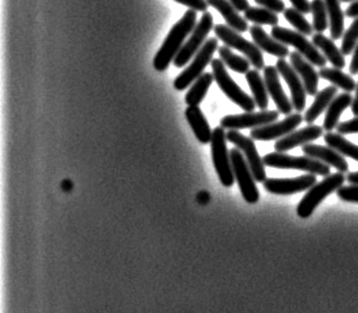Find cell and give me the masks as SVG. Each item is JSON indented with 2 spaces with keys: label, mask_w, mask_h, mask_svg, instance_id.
<instances>
[{
  "label": "cell",
  "mask_w": 358,
  "mask_h": 313,
  "mask_svg": "<svg viewBox=\"0 0 358 313\" xmlns=\"http://www.w3.org/2000/svg\"><path fill=\"white\" fill-rule=\"evenodd\" d=\"M352 111L355 116H358V83L357 87H356V96L354 100H352Z\"/></svg>",
  "instance_id": "cell-44"
},
{
  "label": "cell",
  "mask_w": 358,
  "mask_h": 313,
  "mask_svg": "<svg viewBox=\"0 0 358 313\" xmlns=\"http://www.w3.org/2000/svg\"><path fill=\"white\" fill-rule=\"evenodd\" d=\"M284 16L286 21L289 22L290 25L297 30V32L306 36L313 34V25H310L308 20L303 16V13L299 12L297 9H285Z\"/></svg>",
  "instance_id": "cell-34"
},
{
  "label": "cell",
  "mask_w": 358,
  "mask_h": 313,
  "mask_svg": "<svg viewBox=\"0 0 358 313\" xmlns=\"http://www.w3.org/2000/svg\"><path fill=\"white\" fill-rule=\"evenodd\" d=\"M319 75L320 78L331 82L334 87L343 89V91H346L348 93L352 92L354 90H356V87H357L355 81L352 80L350 75L341 72L339 69L322 67V69H320Z\"/></svg>",
  "instance_id": "cell-29"
},
{
  "label": "cell",
  "mask_w": 358,
  "mask_h": 313,
  "mask_svg": "<svg viewBox=\"0 0 358 313\" xmlns=\"http://www.w3.org/2000/svg\"><path fill=\"white\" fill-rule=\"evenodd\" d=\"M312 42L317 49L322 51L323 56L334 65V69H343L346 66V60L343 53L331 39L323 36L322 33H317L314 34Z\"/></svg>",
  "instance_id": "cell-23"
},
{
  "label": "cell",
  "mask_w": 358,
  "mask_h": 313,
  "mask_svg": "<svg viewBox=\"0 0 358 313\" xmlns=\"http://www.w3.org/2000/svg\"><path fill=\"white\" fill-rule=\"evenodd\" d=\"M289 1L293 4L294 8L303 14L310 13V3H308V0H289Z\"/></svg>",
  "instance_id": "cell-40"
},
{
  "label": "cell",
  "mask_w": 358,
  "mask_h": 313,
  "mask_svg": "<svg viewBox=\"0 0 358 313\" xmlns=\"http://www.w3.org/2000/svg\"><path fill=\"white\" fill-rule=\"evenodd\" d=\"M278 72L286 81L288 87L290 89L292 95V104L297 113H301L306 107V89H305L303 81L299 78V75L296 73L293 66L287 63L285 58H279L277 62Z\"/></svg>",
  "instance_id": "cell-15"
},
{
  "label": "cell",
  "mask_w": 358,
  "mask_h": 313,
  "mask_svg": "<svg viewBox=\"0 0 358 313\" xmlns=\"http://www.w3.org/2000/svg\"><path fill=\"white\" fill-rule=\"evenodd\" d=\"M323 127L317 125H310L299 131H294L287 137L279 139L275 144L277 153H287L296 146H305L312 141L317 140L322 137Z\"/></svg>",
  "instance_id": "cell-17"
},
{
  "label": "cell",
  "mask_w": 358,
  "mask_h": 313,
  "mask_svg": "<svg viewBox=\"0 0 358 313\" xmlns=\"http://www.w3.org/2000/svg\"><path fill=\"white\" fill-rule=\"evenodd\" d=\"M337 195L341 200L345 201V202L358 203V185L341 186L337 190Z\"/></svg>",
  "instance_id": "cell-36"
},
{
  "label": "cell",
  "mask_w": 358,
  "mask_h": 313,
  "mask_svg": "<svg viewBox=\"0 0 358 313\" xmlns=\"http://www.w3.org/2000/svg\"><path fill=\"white\" fill-rule=\"evenodd\" d=\"M215 36H218L221 41L229 48L236 49L246 56L248 62L260 71L264 69V58H263L261 49L255 43L248 41L243 38L239 32L234 30L228 25H218L215 27Z\"/></svg>",
  "instance_id": "cell-7"
},
{
  "label": "cell",
  "mask_w": 358,
  "mask_h": 313,
  "mask_svg": "<svg viewBox=\"0 0 358 313\" xmlns=\"http://www.w3.org/2000/svg\"><path fill=\"white\" fill-rule=\"evenodd\" d=\"M343 3H352V1H356V0H341Z\"/></svg>",
  "instance_id": "cell-46"
},
{
  "label": "cell",
  "mask_w": 358,
  "mask_h": 313,
  "mask_svg": "<svg viewBox=\"0 0 358 313\" xmlns=\"http://www.w3.org/2000/svg\"><path fill=\"white\" fill-rule=\"evenodd\" d=\"M185 116L199 142L202 144H210L213 131H211L209 123L199 106H188Z\"/></svg>",
  "instance_id": "cell-21"
},
{
  "label": "cell",
  "mask_w": 358,
  "mask_h": 313,
  "mask_svg": "<svg viewBox=\"0 0 358 313\" xmlns=\"http://www.w3.org/2000/svg\"><path fill=\"white\" fill-rule=\"evenodd\" d=\"M227 134L224 133V127H215L212 132L211 155L213 166L218 174L221 184L224 188H231L235 182L233 165L230 159V153L227 149Z\"/></svg>",
  "instance_id": "cell-4"
},
{
  "label": "cell",
  "mask_w": 358,
  "mask_h": 313,
  "mask_svg": "<svg viewBox=\"0 0 358 313\" xmlns=\"http://www.w3.org/2000/svg\"><path fill=\"white\" fill-rule=\"evenodd\" d=\"M229 3L233 5L238 12H246L250 8V4L248 0H229Z\"/></svg>",
  "instance_id": "cell-41"
},
{
  "label": "cell",
  "mask_w": 358,
  "mask_h": 313,
  "mask_svg": "<svg viewBox=\"0 0 358 313\" xmlns=\"http://www.w3.org/2000/svg\"><path fill=\"white\" fill-rule=\"evenodd\" d=\"M196 16V11L188 9L184 16L173 25L153 60V67L158 72L166 71L171 62H173L179 50L182 49V42L186 39V36L194 30Z\"/></svg>",
  "instance_id": "cell-1"
},
{
  "label": "cell",
  "mask_w": 358,
  "mask_h": 313,
  "mask_svg": "<svg viewBox=\"0 0 358 313\" xmlns=\"http://www.w3.org/2000/svg\"><path fill=\"white\" fill-rule=\"evenodd\" d=\"M246 81H248L250 89L253 93V99L257 107L261 111H266L268 107V89H266V82L261 78L260 73L257 69L248 71L246 73Z\"/></svg>",
  "instance_id": "cell-26"
},
{
  "label": "cell",
  "mask_w": 358,
  "mask_h": 313,
  "mask_svg": "<svg viewBox=\"0 0 358 313\" xmlns=\"http://www.w3.org/2000/svg\"><path fill=\"white\" fill-rule=\"evenodd\" d=\"M264 82H266V89L272 100L275 102L277 106L278 111L282 115H292L294 107L293 104L287 98L284 89L281 87L280 80H279V72L277 67L273 66H266L264 67Z\"/></svg>",
  "instance_id": "cell-16"
},
{
  "label": "cell",
  "mask_w": 358,
  "mask_h": 313,
  "mask_svg": "<svg viewBox=\"0 0 358 313\" xmlns=\"http://www.w3.org/2000/svg\"><path fill=\"white\" fill-rule=\"evenodd\" d=\"M303 120L304 117L301 116V113H293L281 122L271 123L268 125L252 130L251 137L257 141L279 140L295 131L301 125Z\"/></svg>",
  "instance_id": "cell-13"
},
{
  "label": "cell",
  "mask_w": 358,
  "mask_h": 313,
  "mask_svg": "<svg viewBox=\"0 0 358 313\" xmlns=\"http://www.w3.org/2000/svg\"><path fill=\"white\" fill-rule=\"evenodd\" d=\"M324 141L330 148L336 150L341 155L350 157V158L354 159L358 162V146L352 144L350 141L345 139L343 135L339 134V133L336 134L332 132H328V134L324 135Z\"/></svg>",
  "instance_id": "cell-30"
},
{
  "label": "cell",
  "mask_w": 358,
  "mask_h": 313,
  "mask_svg": "<svg viewBox=\"0 0 358 313\" xmlns=\"http://www.w3.org/2000/svg\"><path fill=\"white\" fill-rule=\"evenodd\" d=\"M328 12L330 34L334 40H339L345 29V15L341 7V0H324Z\"/></svg>",
  "instance_id": "cell-27"
},
{
  "label": "cell",
  "mask_w": 358,
  "mask_h": 313,
  "mask_svg": "<svg viewBox=\"0 0 358 313\" xmlns=\"http://www.w3.org/2000/svg\"><path fill=\"white\" fill-rule=\"evenodd\" d=\"M347 181L350 183V184H356L358 185V172L356 173H350L347 175L346 177Z\"/></svg>",
  "instance_id": "cell-45"
},
{
  "label": "cell",
  "mask_w": 358,
  "mask_h": 313,
  "mask_svg": "<svg viewBox=\"0 0 358 313\" xmlns=\"http://www.w3.org/2000/svg\"><path fill=\"white\" fill-rule=\"evenodd\" d=\"M310 13L313 14V29L322 33L328 29L329 18L324 0H312Z\"/></svg>",
  "instance_id": "cell-33"
},
{
  "label": "cell",
  "mask_w": 358,
  "mask_h": 313,
  "mask_svg": "<svg viewBox=\"0 0 358 313\" xmlns=\"http://www.w3.org/2000/svg\"><path fill=\"white\" fill-rule=\"evenodd\" d=\"M257 5H260L263 8L268 9L271 12L284 13L285 12V3L282 0H254Z\"/></svg>",
  "instance_id": "cell-38"
},
{
  "label": "cell",
  "mask_w": 358,
  "mask_h": 313,
  "mask_svg": "<svg viewBox=\"0 0 358 313\" xmlns=\"http://www.w3.org/2000/svg\"><path fill=\"white\" fill-rule=\"evenodd\" d=\"M271 36L278 41L286 46H292L299 51V54L306 58L310 64L317 67H326V57L319 53L313 42L308 41L306 36L296 31L289 30L286 27H273L271 30Z\"/></svg>",
  "instance_id": "cell-6"
},
{
  "label": "cell",
  "mask_w": 358,
  "mask_h": 313,
  "mask_svg": "<svg viewBox=\"0 0 358 313\" xmlns=\"http://www.w3.org/2000/svg\"><path fill=\"white\" fill-rule=\"evenodd\" d=\"M215 81V76L211 73H203L200 78L195 81L191 89L188 90L185 102L188 106H199L203 102L206 93L211 87L212 82Z\"/></svg>",
  "instance_id": "cell-28"
},
{
  "label": "cell",
  "mask_w": 358,
  "mask_h": 313,
  "mask_svg": "<svg viewBox=\"0 0 358 313\" xmlns=\"http://www.w3.org/2000/svg\"><path fill=\"white\" fill-rule=\"evenodd\" d=\"M212 72L215 76V81L220 88L221 91L229 98V100L236 104L238 107L242 108L246 113L254 111L257 104L254 99L245 93L241 88L237 85L236 82L231 78L227 69L224 67V63L220 60H213L211 62Z\"/></svg>",
  "instance_id": "cell-5"
},
{
  "label": "cell",
  "mask_w": 358,
  "mask_h": 313,
  "mask_svg": "<svg viewBox=\"0 0 358 313\" xmlns=\"http://www.w3.org/2000/svg\"><path fill=\"white\" fill-rule=\"evenodd\" d=\"M317 184V176L308 174L295 179H268L263 183L268 193L277 195H290L299 192L308 191L313 185Z\"/></svg>",
  "instance_id": "cell-14"
},
{
  "label": "cell",
  "mask_w": 358,
  "mask_h": 313,
  "mask_svg": "<svg viewBox=\"0 0 358 313\" xmlns=\"http://www.w3.org/2000/svg\"><path fill=\"white\" fill-rule=\"evenodd\" d=\"M230 159L233 165L234 176L238 184L239 190L242 193L244 200L248 203H257L260 199V193L255 184V179L252 174L251 168L248 166V161L239 149L230 150Z\"/></svg>",
  "instance_id": "cell-9"
},
{
  "label": "cell",
  "mask_w": 358,
  "mask_h": 313,
  "mask_svg": "<svg viewBox=\"0 0 358 313\" xmlns=\"http://www.w3.org/2000/svg\"><path fill=\"white\" fill-rule=\"evenodd\" d=\"M250 33H251L254 43L266 54L272 55L278 58L289 56L290 51L288 50V47L275 40L273 36H268L260 25H253L250 27Z\"/></svg>",
  "instance_id": "cell-20"
},
{
  "label": "cell",
  "mask_w": 358,
  "mask_h": 313,
  "mask_svg": "<svg viewBox=\"0 0 358 313\" xmlns=\"http://www.w3.org/2000/svg\"><path fill=\"white\" fill-rule=\"evenodd\" d=\"M175 1L189 7V9H194L196 12H206V9L209 6L206 0H175Z\"/></svg>",
  "instance_id": "cell-39"
},
{
  "label": "cell",
  "mask_w": 358,
  "mask_h": 313,
  "mask_svg": "<svg viewBox=\"0 0 358 313\" xmlns=\"http://www.w3.org/2000/svg\"><path fill=\"white\" fill-rule=\"evenodd\" d=\"M350 71L352 75L358 74V43L352 55V63H350Z\"/></svg>",
  "instance_id": "cell-42"
},
{
  "label": "cell",
  "mask_w": 358,
  "mask_h": 313,
  "mask_svg": "<svg viewBox=\"0 0 358 313\" xmlns=\"http://www.w3.org/2000/svg\"><path fill=\"white\" fill-rule=\"evenodd\" d=\"M206 3L220 13L228 27L239 33L248 30V21L239 15L238 11L229 3V0H206Z\"/></svg>",
  "instance_id": "cell-22"
},
{
  "label": "cell",
  "mask_w": 358,
  "mask_h": 313,
  "mask_svg": "<svg viewBox=\"0 0 358 313\" xmlns=\"http://www.w3.org/2000/svg\"><path fill=\"white\" fill-rule=\"evenodd\" d=\"M358 43V18L352 22L350 29L345 32L341 43V53L343 56L352 55V51L355 50V47Z\"/></svg>",
  "instance_id": "cell-35"
},
{
  "label": "cell",
  "mask_w": 358,
  "mask_h": 313,
  "mask_svg": "<svg viewBox=\"0 0 358 313\" xmlns=\"http://www.w3.org/2000/svg\"><path fill=\"white\" fill-rule=\"evenodd\" d=\"M345 181L346 177L339 172V173L329 175L323 179L322 182L313 185L299 202L297 207V215L303 219L310 217L314 210L320 206V203L327 199L330 194L337 191L338 188H341Z\"/></svg>",
  "instance_id": "cell-3"
},
{
  "label": "cell",
  "mask_w": 358,
  "mask_h": 313,
  "mask_svg": "<svg viewBox=\"0 0 358 313\" xmlns=\"http://www.w3.org/2000/svg\"><path fill=\"white\" fill-rule=\"evenodd\" d=\"M346 15L350 18H358V0L352 1V5L346 9Z\"/></svg>",
  "instance_id": "cell-43"
},
{
  "label": "cell",
  "mask_w": 358,
  "mask_h": 313,
  "mask_svg": "<svg viewBox=\"0 0 358 313\" xmlns=\"http://www.w3.org/2000/svg\"><path fill=\"white\" fill-rule=\"evenodd\" d=\"M217 49H218V40L215 38H211L206 41L202 48L197 51L191 65L188 66L184 72L180 73L178 78L173 82L175 89L182 91L189 87L192 83H194L195 81L203 74L206 66L211 63L212 57Z\"/></svg>",
  "instance_id": "cell-8"
},
{
  "label": "cell",
  "mask_w": 358,
  "mask_h": 313,
  "mask_svg": "<svg viewBox=\"0 0 358 313\" xmlns=\"http://www.w3.org/2000/svg\"><path fill=\"white\" fill-rule=\"evenodd\" d=\"M263 162L268 167L277 168V169L301 170V172H308V174L326 177L330 175V166L322 161L310 158L308 155L294 157V155L275 151L264 155Z\"/></svg>",
  "instance_id": "cell-2"
},
{
  "label": "cell",
  "mask_w": 358,
  "mask_h": 313,
  "mask_svg": "<svg viewBox=\"0 0 358 313\" xmlns=\"http://www.w3.org/2000/svg\"><path fill=\"white\" fill-rule=\"evenodd\" d=\"M245 20L253 22L257 25H271L277 27L279 18L275 13L263 7H250L244 12Z\"/></svg>",
  "instance_id": "cell-32"
},
{
  "label": "cell",
  "mask_w": 358,
  "mask_h": 313,
  "mask_svg": "<svg viewBox=\"0 0 358 313\" xmlns=\"http://www.w3.org/2000/svg\"><path fill=\"white\" fill-rule=\"evenodd\" d=\"M212 29H213V16L211 15V13L204 12L200 22L195 25L191 38L188 39L185 45L182 46V49L175 57L173 64L176 67L182 69L193 58L194 55L197 54V51L200 50L202 46L206 43L204 41Z\"/></svg>",
  "instance_id": "cell-10"
},
{
  "label": "cell",
  "mask_w": 358,
  "mask_h": 313,
  "mask_svg": "<svg viewBox=\"0 0 358 313\" xmlns=\"http://www.w3.org/2000/svg\"><path fill=\"white\" fill-rule=\"evenodd\" d=\"M227 140L230 144H235L237 149L242 151L245 159L248 161V166L251 168L254 179L259 183H264L266 179V168L263 158L257 153V146L254 144L253 139L245 137L236 130H230L227 133Z\"/></svg>",
  "instance_id": "cell-11"
},
{
  "label": "cell",
  "mask_w": 358,
  "mask_h": 313,
  "mask_svg": "<svg viewBox=\"0 0 358 313\" xmlns=\"http://www.w3.org/2000/svg\"><path fill=\"white\" fill-rule=\"evenodd\" d=\"M219 55H220L221 60L224 62V65H227L234 72L239 73V74H246L250 71L251 63L248 62V60L234 54L227 46L219 48Z\"/></svg>",
  "instance_id": "cell-31"
},
{
  "label": "cell",
  "mask_w": 358,
  "mask_h": 313,
  "mask_svg": "<svg viewBox=\"0 0 358 313\" xmlns=\"http://www.w3.org/2000/svg\"><path fill=\"white\" fill-rule=\"evenodd\" d=\"M337 132L341 135L356 134V133H358V116L352 118V120L338 124Z\"/></svg>",
  "instance_id": "cell-37"
},
{
  "label": "cell",
  "mask_w": 358,
  "mask_h": 313,
  "mask_svg": "<svg viewBox=\"0 0 358 313\" xmlns=\"http://www.w3.org/2000/svg\"><path fill=\"white\" fill-rule=\"evenodd\" d=\"M352 100L354 99H352V95L348 92L343 93L337 98H334L327 109L326 118L323 122V130H326L327 132H332L334 129H337L341 113L346 111L350 106H352Z\"/></svg>",
  "instance_id": "cell-24"
},
{
  "label": "cell",
  "mask_w": 358,
  "mask_h": 313,
  "mask_svg": "<svg viewBox=\"0 0 358 313\" xmlns=\"http://www.w3.org/2000/svg\"><path fill=\"white\" fill-rule=\"evenodd\" d=\"M289 58L290 65L293 66V69L303 81L308 96H317L320 75L314 69L313 64H310L303 55L299 54L297 51L290 53Z\"/></svg>",
  "instance_id": "cell-18"
},
{
  "label": "cell",
  "mask_w": 358,
  "mask_h": 313,
  "mask_svg": "<svg viewBox=\"0 0 358 313\" xmlns=\"http://www.w3.org/2000/svg\"><path fill=\"white\" fill-rule=\"evenodd\" d=\"M301 151L305 153V155L322 161L328 166L336 168L341 173L345 174L348 172V164H347L346 159L330 146L328 148V146L308 144L303 146Z\"/></svg>",
  "instance_id": "cell-19"
},
{
  "label": "cell",
  "mask_w": 358,
  "mask_h": 313,
  "mask_svg": "<svg viewBox=\"0 0 358 313\" xmlns=\"http://www.w3.org/2000/svg\"><path fill=\"white\" fill-rule=\"evenodd\" d=\"M279 111H261L260 113H245L241 115H228L221 120V127L228 130L257 129L261 126L275 123Z\"/></svg>",
  "instance_id": "cell-12"
},
{
  "label": "cell",
  "mask_w": 358,
  "mask_h": 313,
  "mask_svg": "<svg viewBox=\"0 0 358 313\" xmlns=\"http://www.w3.org/2000/svg\"><path fill=\"white\" fill-rule=\"evenodd\" d=\"M337 87H334V85L326 88L322 91L317 92V96H315V100H314L313 104L308 108L306 113L304 115L305 122L312 125L321 116V113L326 111V109H328L334 97L337 96Z\"/></svg>",
  "instance_id": "cell-25"
}]
</instances>
